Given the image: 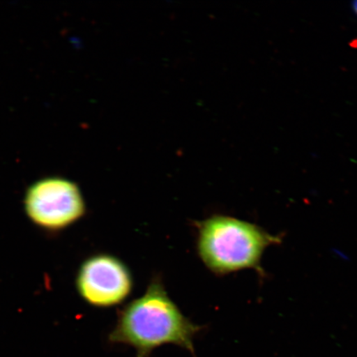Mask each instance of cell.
I'll return each mask as SVG.
<instances>
[{"instance_id": "cell-1", "label": "cell", "mask_w": 357, "mask_h": 357, "mask_svg": "<svg viewBox=\"0 0 357 357\" xmlns=\"http://www.w3.org/2000/svg\"><path fill=\"white\" fill-rule=\"evenodd\" d=\"M203 328L183 314L162 280L155 278L144 296L119 312L109 341L132 347L136 357H150L156 348L165 345L181 347L195 356V337Z\"/></svg>"}, {"instance_id": "cell-2", "label": "cell", "mask_w": 357, "mask_h": 357, "mask_svg": "<svg viewBox=\"0 0 357 357\" xmlns=\"http://www.w3.org/2000/svg\"><path fill=\"white\" fill-rule=\"evenodd\" d=\"M195 226L201 261L218 276L252 269L265 278L262 257L267 248L283 240V234H271L255 223L222 214L196 222Z\"/></svg>"}, {"instance_id": "cell-3", "label": "cell", "mask_w": 357, "mask_h": 357, "mask_svg": "<svg viewBox=\"0 0 357 357\" xmlns=\"http://www.w3.org/2000/svg\"><path fill=\"white\" fill-rule=\"evenodd\" d=\"M25 207L35 225L52 231L74 225L86 213L78 185L59 177L43 178L31 186L26 192Z\"/></svg>"}, {"instance_id": "cell-4", "label": "cell", "mask_w": 357, "mask_h": 357, "mask_svg": "<svg viewBox=\"0 0 357 357\" xmlns=\"http://www.w3.org/2000/svg\"><path fill=\"white\" fill-rule=\"evenodd\" d=\"M133 280L130 271L119 258L108 254L89 257L80 266L77 288L88 305L110 307L130 296Z\"/></svg>"}, {"instance_id": "cell-5", "label": "cell", "mask_w": 357, "mask_h": 357, "mask_svg": "<svg viewBox=\"0 0 357 357\" xmlns=\"http://www.w3.org/2000/svg\"><path fill=\"white\" fill-rule=\"evenodd\" d=\"M352 8H354V12L357 15V1H355L354 3H352Z\"/></svg>"}]
</instances>
